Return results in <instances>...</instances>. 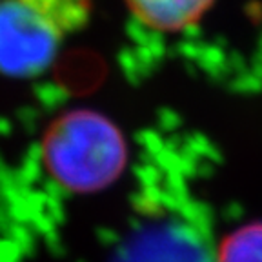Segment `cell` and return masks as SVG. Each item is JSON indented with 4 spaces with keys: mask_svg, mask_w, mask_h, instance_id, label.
I'll return each instance as SVG.
<instances>
[{
    "mask_svg": "<svg viewBox=\"0 0 262 262\" xmlns=\"http://www.w3.org/2000/svg\"><path fill=\"white\" fill-rule=\"evenodd\" d=\"M42 162L51 179L68 191H100L124 171L127 146L107 117L75 110L48 126L42 139Z\"/></svg>",
    "mask_w": 262,
    "mask_h": 262,
    "instance_id": "1",
    "label": "cell"
},
{
    "mask_svg": "<svg viewBox=\"0 0 262 262\" xmlns=\"http://www.w3.org/2000/svg\"><path fill=\"white\" fill-rule=\"evenodd\" d=\"M95 0H0V75L29 78L88 26Z\"/></svg>",
    "mask_w": 262,
    "mask_h": 262,
    "instance_id": "2",
    "label": "cell"
},
{
    "mask_svg": "<svg viewBox=\"0 0 262 262\" xmlns=\"http://www.w3.org/2000/svg\"><path fill=\"white\" fill-rule=\"evenodd\" d=\"M140 24L159 33L193 28L213 8L215 0H124Z\"/></svg>",
    "mask_w": 262,
    "mask_h": 262,
    "instance_id": "3",
    "label": "cell"
},
{
    "mask_svg": "<svg viewBox=\"0 0 262 262\" xmlns=\"http://www.w3.org/2000/svg\"><path fill=\"white\" fill-rule=\"evenodd\" d=\"M217 262H262V222H251L222 238Z\"/></svg>",
    "mask_w": 262,
    "mask_h": 262,
    "instance_id": "4",
    "label": "cell"
}]
</instances>
